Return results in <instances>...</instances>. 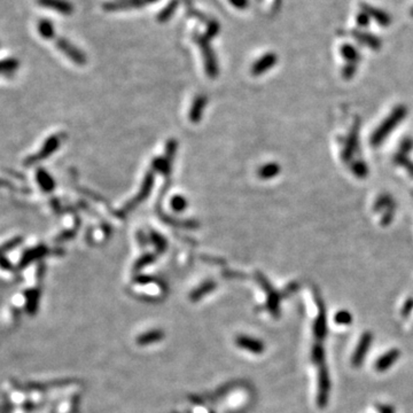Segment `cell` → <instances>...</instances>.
<instances>
[{
	"mask_svg": "<svg viewBox=\"0 0 413 413\" xmlns=\"http://www.w3.org/2000/svg\"><path fill=\"white\" fill-rule=\"evenodd\" d=\"M63 137H65V135H62V133L51 136L45 141V143H44L43 147L40 148V151L38 152V153L28 156V158L24 160V162H23L24 166H32V165H35L36 163H38L40 161H43V160L50 158L54 152H57L59 150V147H60V145L63 141Z\"/></svg>",
	"mask_w": 413,
	"mask_h": 413,
	"instance_id": "1",
	"label": "cell"
},
{
	"mask_svg": "<svg viewBox=\"0 0 413 413\" xmlns=\"http://www.w3.org/2000/svg\"><path fill=\"white\" fill-rule=\"evenodd\" d=\"M196 42H198L201 51H202L204 63H206V72L208 74V76L211 78H215L218 74V67H217V61H216L213 48L210 47L206 37H198V38H196Z\"/></svg>",
	"mask_w": 413,
	"mask_h": 413,
	"instance_id": "2",
	"label": "cell"
},
{
	"mask_svg": "<svg viewBox=\"0 0 413 413\" xmlns=\"http://www.w3.org/2000/svg\"><path fill=\"white\" fill-rule=\"evenodd\" d=\"M57 47L63 54H66L67 58L74 61L77 65L84 66L86 63V57L83 52L78 50L76 46H74L72 43L65 38H57Z\"/></svg>",
	"mask_w": 413,
	"mask_h": 413,
	"instance_id": "3",
	"label": "cell"
},
{
	"mask_svg": "<svg viewBox=\"0 0 413 413\" xmlns=\"http://www.w3.org/2000/svg\"><path fill=\"white\" fill-rule=\"evenodd\" d=\"M47 252H48V247L45 245H39L30 249H27V250H25L21 256V259L17 265L18 269L20 270L25 269V267H27L28 265H30V264L35 262V260H38L39 258H42L45 255H47Z\"/></svg>",
	"mask_w": 413,
	"mask_h": 413,
	"instance_id": "4",
	"label": "cell"
},
{
	"mask_svg": "<svg viewBox=\"0 0 413 413\" xmlns=\"http://www.w3.org/2000/svg\"><path fill=\"white\" fill-rule=\"evenodd\" d=\"M153 183H154V174L153 172H150L146 176V179H145L143 186H141V191L139 194H138L135 199H133L131 202H130L128 206H125L123 209L121 210L120 215L123 216L124 214H128L130 210H132L133 208L137 207L138 204H139L141 201H144L145 199L147 198L148 195H150V192L152 187H153Z\"/></svg>",
	"mask_w": 413,
	"mask_h": 413,
	"instance_id": "5",
	"label": "cell"
},
{
	"mask_svg": "<svg viewBox=\"0 0 413 413\" xmlns=\"http://www.w3.org/2000/svg\"><path fill=\"white\" fill-rule=\"evenodd\" d=\"M402 115H403V109H400L394 113L392 116H390L388 120H387L383 124L380 126V129L378 130L377 132L373 135V138H372V140H373V143L377 145L379 143H381V141L385 139V137L388 135V133L392 131V128L394 124H397L400 120L402 118Z\"/></svg>",
	"mask_w": 413,
	"mask_h": 413,
	"instance_id": "6",
	"label": "cell"
},
{
	"mask_svg": "<svg viewBox=\"0 0 413 413\" xmlns=\"http://www.w3.org/2000/svg\"><path fill=\"white\" fill-rule=\"evenodd\" d=\"M236 344L238 348H241L243 350L249 351L251 353H256V355H259V353H262L264 351V344L262 342L247 335L237 336Z\"/></svg>",
	"mask_w": 413,
	"mask_h": 413,
	"instance_id": "7",
	"label": "cell"
},
{
	"mask_svg": "<svg viewBox=\"0 0 413 413\" xmlns=\"http://www.w3.org/2000/svg\"><path fill=\"white\" fill-rule=\"evenodd\" d=\"M40 6L50 8L63 15H69L74 12V7L68 0H37Z\"/></svg>",
	"mask_w": 413,
	"mask_h": 413,
	"instance_id": "8",
	"label": "cell"
},
{
	"mask_svg": "<svg viewBox=\"0 0 413 413\" xmlns=\"http://www.w3.org/2000/svg\"><path fill=\"white\" fill-rule=\"evenodd\" d=\"M277 61H278L277 55L273 53H267L265 55H263V57L260 58L258 61H256L255 65L252 66V68H251L252 75L254 76L262 75L263 73H265L269 69L272 68L275 63H277Z\"/></svg>",
	"mask_w": 413,
	"mask_h": 413,
	"instance_id": "9",
	"label": "cell"
},
{
	"mask_svg": "<svg viewBox=\"0 0 413 413\" xmlns=\"http://www.w3.org/2000/svg\"><path fill=\"white\" fill-rule=\"evenodd\" d=\"M330 392V379L329 373L325 368H323L319 373V392H318V404L319 407L324 408L327 403Z\"/></svg>",
	"mask_w": 413,
	"mask_h": 413,
	"instance_id": "10",
	"label": "cell"
},
{
	"mask_svg": "<svg viewBox=\"0 0 413 413\" xmlns=\"http://www.w3.org/2000/svg\"><path fill=\"white\" fill-rule=\"evenodd\" d=\"M372 342V334L371 333H365L360 338V342L357 347V350L353 353L352 357V364L355 366L360 365L363 362L364 357H365L366 352L368 351V348H370V344Z\"/></svg>",
	"mask_w": 413,
	"mask_h": 413,
	"instance_id": "11",
	"label": "cell"
},
{
	"mask_svg": "<svg viewBox=\"0 0 413 413\" xmlns=\"http://www.w3.org/2000/svg\"><path fill=\"white\" fill-rule=\"evenodd\" d=\"M362 9L368 16L373 17L379 24L382 25V27H387V25H389L390 22H392V17H390L389 14L387 12H383L381 9L366 5V3H362Z\"/></svg>",
	"mask_w": 413,
	"mask_h": 413,
	"instance_id": "12",
	"label": "cell"
},
{
	"mask_svg": "<svg viewBox=\"0 0 413 413\" xmlns=\"http://www.w3.org/2000/svg\"><path fill=\"white\" fill-rule=\"evenodd\" d=\"M24 299H25V310L29 315H35L36 311L38 310L39 306V299H40V289L39 288H31L24 292Z\"/></svg>",
	"mask_w": 413,
	"mask_h": 413,
	"instance_id": "13",
	"label": "cell"
},
{
	"mask_svg": "<svg viewBox=\"0 0 413 413\" xmlns=\"http://www.w3.org/2000/svg\"><path fill=\"white\" fill-rule=\"evenodd\" d=\"M36 179L38 181L39 187L43 189V192L51 193L55 188V181L50 173L45 169L39 168L36 171Z\"/></svg>",
	"mask_w": 413,
	"mask_h": 413,
	"instance_id": "14",
	"label": "cell"
},
{
	"mask_svg": "<svg viewBox=\"0 0 413 413\" xmlns=\"http://www.w3.org/2000/svg\"><path fill=\"white\" fill-rule=\"evenodd\" d=\"M146 2L145 0H122V1L116 2H109L103 6V8L108 12H115V10H123L128 8H135V7H140Z\"/></svg>",
	"mask_w": 413,
	"mask_h": 413,
	"instance_id": "15",
	"label": "cell"
},
{
	"mask_svg": "<svg viewBox=\"0 0 413 413\" xmlns=\"http://www.w3.org/2000/svg\"><path fill=\"white\" fill-rule=\"evenodd\" d=\"M398 357H400V351H398L397 349H393V350L387 352L386 355L380 357V359L375 363V370L379 372L388 370V368L398 359Z\"/></svg>",
	"mask_w": 413,
	"mask_h": 413,
	"instance_id": "16",
	"label": "cell"
},
{
	"mask_svg": "<svg viewBox=\"0 0 413 413\" xmlns=\"http://www.w3.org/2000/svg\"><path fill=\"white\" fill-rule=\"evenodd\" d=\"M206 105H207V98L204 95H200L195 99V101L192 106L191 113H189V118H191V121L193 123L200 122Z\"/></svg>",
	"mask_w": 413,
	"mask_h": 413,
	"instance_id": "17",
	"label": "cell"
},
{
	"mask_svg": "<svg viewBox=\"0 0 413 413\" xmlns=\"http://www.w3.org/2000/svg\"><path fill=\"white\" fill-rule=\"evenodd\" d=\"M352 35L357 40H359V42L365 44V45H367L368 47L373 48V50H379L381 46L380 39H378L377 37L371 35V33H366V32H362V31H353Z\"/></svg>",
	"mask_w": 413,
	"mask_h": 413,
	"instance_id": "18",
	"label": "cell"
},
{
	"mask_svg": "<svg viewBox=\"0 0 413 413\" xmlns=\"http://www.w3.org/2000/svg\"><path fill=\"white\" fill-rule=\"evenodd\" d=\"M178 6H179V0H171V1L168 3V6H166L165 8L159 14L158 20L160 22L169 21L171 18V16H172L174 14V12H176Z\"/></svg>",
	"mask_w": 413,
	"mask_h": 413,
	"instance_id": "19",
	"label": "cell"
},
{
	"mask_svg": "<svg viewBox=\"0 0 413 413\" xmlns=\"http://www.w3.org/2000/svg\"><path fill=\"white\" fill-rule=\"evenodd\" d=\"M38 31L40 36L45 39H53L55 37V31L53 24L48 20H42L38 23Z\"/></svg>",
	"mask_w": 413,
	"mask_h": 413,
	"instance_id": "20",
	"label": "cell"
},
{
	"mask_svg": "<svg viewBox=\"0 0 413 413\" xmlns=\"http://www.w3.org/2000/svg\"><path fill=\"white\" fill-rule=\"evenodd\" d=\"M315 334L316 336L323 337L326 334V316L325 311L321 309V314H319L317 321L315 324Z\"/></svg>",
	"mask_w": 413,
	"mask_h": 413,
	"instance_id": "21",
	"label": "cell"
},
{
	"mask_svg": "<svg viewBox=\"0 0 413 413\" xmlns=\"http://www.w3.org/2000/svg\"><path fill=\"white\" fill-rule=\"evenodd\" d=\"M22 243H23V238L22 237H15L13 239L6 241L5 244L0 246V255H5L7 252L14 250V249L17 248Z\"/></svg>",
	"mask_w": 413,
	"mask_h": 413,
	"instance_id": "22",
	"label": "cell"
},
{
	"mask_svg": "<svg viewBox=\"0 0 413 413\" xmlns=\"http://www.w3.org/2000/svg\"><path fill=\"white\" fill-rule=\"evenodd\" d=\"M162 336H163V334L161 332H159V330H156V332H150V333L143 334V335L139 336V338H137V342L139 344H151V343H155V342H158L159 340H161Z\"/></svg>",
	"mask_w": 413,
	"mask_h": 413,
	"instance_id": "23",
	"label": "cell"
},
{
	"mask_svg": "<svg viewBox=\"0 0 413 413\" xmlns=\"http://www.w3.org/2000/svg\"><path fill=\"white\" fill-rule=\"evenodd\" d=\"M279 172V166L274 163H270V165H264L263 168L259 169V177L264 178V179H270L274 176H277Z\"/></svg>",
	"mask_w": 413,
	"mask_h": 413,
	"instance_id": "24",
	"label": "cell"
},
{
	"mask_svg": "<svg viewBox=\"0 0 413 413\" xmlns=\"http://www.w3.org/2000/svg\"><path fill=\"white\" fill-rule=\"evenodd\" d=\"M18 67V61L15 59H6L0 61V74H9L16 70Z\"/></svg>",
	"mask_w": 413,
	"mask_h": 413,
	"instance_id": "25",
	"label": "cell"
},
{
	"mask_svg": "<svg viewBox=\"0 0 413 413\" xmlns=\"http://www.w3.org/2000/svg\"><path fill=\"white\" fill-rule=\"evenodd\" d=\"M341 53L343 55L344 59H347L349 62L356 61L358 59V53H357L356 48L352 47L351 45H348V44H344L341 48Z\"/></svg>",
	"mask_w": 413,
	"mask_h": 413,
	"instance_id": "26",
	"label": "cell"
},
{
	"mask_svg": "<svg viewBox=\"0 0 413 413\" xmlns=\"http://www.w3.org/2000/svg\"><path fill=\"white\" fill-rule=\"evenodd\" d=\"M171 207H172V209L174 211L180 213V211H184L186 208H187V201H186V199L183 198V196L177 195L171 200Z\"/></svg>",
	"mask_w": 413,
	"mask_h": 413,
	"instance_id": "27",
	"label": "cell"
},
{
	"mask_svg": "<svg viewBox=\"0 0 413 413\" xmlns=\"http://www.w3.org/2000/svg\"><path fill=\"white\" fill-rule=\"evenodd\" d=\"M352 317L351 314L348 311H338L335 316V323L340 325H349L351 323Z\"/></svg>",
	"mask_w": 413,
	"mask_h": 413,
	"instance_id": "28",
	"label": "cell"
},
{
	"mask_svg": "<svg viewBox=\"0 0 413 413\" xmlns=\"http://www.w3.org/2000/svg\"><path fill=\"white\" fill-rule=\"evenodd\" d=\"M0 187L10 189V191H15V192H23V193L31 192L30 189L27 188V187H23V188L17 187V186H15L13 183H10V181H8V180L3 179V178H0Z\"/></svg>",
	"mask_w": 413,
	"mask_h": 413,
	"instance_id": "29",
	"label": "cell"
},
{
	"mask_svg": "<svg viewBox=\"0 0 413 413\" xmlns=\"http://www.w3.org/2000/svg\"><path fill=\"white\" fill-rule=\"evenodd\" d=\"M219 31V25L216 21H211L209 22V24H208V30L206 32V38L209 40L210 38H214V37L217 35Z\"/></svg>",
	"mask_w": 413,
	"mask_h": 413,
	"instance_id": "30",
	"label": "cell"
},
{
	"mask_svg": "<svg viewBox=\"0 0 413 413\" xmlns=\"http://www.w3.org/2000/svg\"><path fill=\"white\" fill-rule=\"evenodd\" d=\"M312 360H314V363L316 364H323L324 362V350H323V347L321 345H316L314 348V351H312Z\"/></svg>",
	"mask_w": 413,
	"mask_h": 413,
	"instance_id": "31",
	"label": "cell"
},
{
	"mask_svg": "<svg viewBox=\"0 0 413 413\" xmlns=\"http://www.w3.org/2000/svg\"><path fill=\"white\" fill-rule=\"evenodd\" d=\"M0 269L5 271H12L14 270V266L10 260L6 257L5 255H0Z\"/></svg>",
	"mask_w": 413,
	"mask_h": 413,
	"instance_id": "32",
	"label": "cell"
},
{
	"mask_svg": "<svg viewBox=\"0 0 413 413\" xmlns=\"http://www.w3.org/2000/svg\"><path fill=\"white\" fill-rule=\"evenodd\" d=\"M75 233H76V231H74V230L66 231V232H62L60 236L57 238V240H55V241H57V243H63V241L72 239V238L75 236Z\"/></svg>",
	"mask_w": 413,
	"mask_h": 413,
	"instance_id": "33",
	"label": "cell"
},
{
	"mask_svg": "<svg viewBox=\"0 0 413 413\" xmlns=\"http://www.w3.org/2000/svg\"><path fill=\"white\" fill-rule=\"evenodd\" d=\"M357 23H358L359 27H366L370 23V16L365 12H362L357 15Z\"/></svg>",
	"mask_w": 413,
	"mask_h": 413,
	"instance_id": "34",
	"label": "cell"
},
{
	"mask_svg": "<svg viewBox=\"0 0 413 413\" xmlns=\"http://www.w3.org/2000/svg\"><path fill=\"white\" fill-rule=\"evenodd\" d=\"M229 1L238 9H245L249 6L248 0H229Z\"/></svg>",
	"mask_w": 413,
	"mask_h": 413,
	"instance_id": "35",
	"label": "cell"
},
{
	"mask_svg": "<svg viewBox=\"0 0 413 413\" xmlns=\"http://www.w3.org/2000/svg\"><path fill=\"white\" fill-rule=\"evenodd\" d=\"M44 273H45V266H44L43 264H40L38 269H37V278L42 279L44 277Z\"/></svg>",
	"mask_w": 413,
	"mask_h": 413,
	"instance_id": "36",
	"label": "cell"
},
{
	"mask_svg": "<svg viewBox=\"0 0 413 413\" xmlns=\"http://www.w3.org/2000/svg\"><path fill=\"white\" fill-rule=\"evenodd\" d=\"M412 308H413V302H412V301H410V302H409V303L407 304V307L404 308V310H403V311H404V312H403V315L407 316V315L409 314V312H410V310H411Z\"/></svg>",
	"mask_w": 413,
	"mask_h": 413,
	"instance_id": "37",
	"label": "cell"
},
{
	"mask_svg": "<svg viewBox=\"0 0 413 413\" xmlns=\"http://www.w3.org/2000/svg\"><path fill=\"white\" fill-rule=\"evenodd\" d=\"M382 413H393V411H392V409H390V408H383Z\"/></svg>",
	"mask_w": 413,
	"mask_h": 413,
	"instance_id": "38",
	"label": "cell"
},
{
	"mask_svg": "<svg viewBox=\"0 0 413 413\" xmlns=\"http://www.w3.org/2000/svg\"><path fill=\"white\" fill-rule=\"evenodd\" d=\"M145 1H146V2H154V1H156V0H145Z\"/></svg>",
	"mask_w": 413,
	"mask_h": 413,
	"instance_id": "39",
	"label": "cell"
},
{
	"mask_svg": "<svg viewBox=\"0 0 413 413\" xmlns=\"http://www.w3.org/2000/svg\"><path fill=\"white\" fill-rule=\"evenodd\" d=\"M411 15L413 16V9H412V12H411Z\"/></svg>",
	"mask_w": 413,
	"mask_h": 413,
	"instance_id": "40",
	"label": "cell"
}]
</instances>
